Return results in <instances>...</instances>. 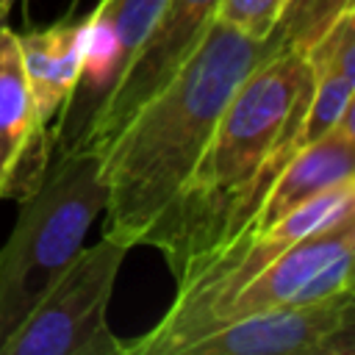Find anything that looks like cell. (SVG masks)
<instances>
[{
    "label": "cell",
    "instance_id": "11",
    "mask_svg": "<svg viewBox=\"0 0 355 355\" xmlns=\"http://www.w3.org/2000/svg\"><path fill=\"white\" fill-rule=\"evenodd\" d=\"M313 92L302 119V147L324 136L355 103V11H347L308 53Z\"/></svg>",
    "mask_w": 355,
    "mask_h": 355
},
{
    "label": "cell",
    "instance_id": "3",
    "mask_svg": "<svg viewBox=\"0 0 355 355\" xmlns=\"http://www.w3.org/2000/svg\"><path fill=\"white\" fill-rule=\"evenodd\" d=\"M103 205L100 153H55L42 183L19 200L17 225L0 250V347L78 255Z\"/></svg>",
    "mask_w": 355,
    "mask_h": 355
},
{
    "label": "cell",
    "instance_id": "13",
    "mask_svg": "<svg viewBox=\"0 0 355 355\" xmlns=\"http://www.w3.org/2000/svg\"><path fill=\"white\" fill-rule=\"evenodd\" d=\"M286 0H219L216 19L250 39H266Z\"/></svg>",
    "mask_w": 355,
    "mask_h": 355
},
{
    "label": "cell",
    "instance_id": "14",
    "mask_svg": "<svg viewBox=\"0 0 355 355\" xmlns=\"http://www.w3.org/2000/svg\"><path fill=\"white\" fill-rule=\"evenodd\" d=\"M17 0H0V22H6V17H8V11H11V6H14ZM25 3V0H22Z\"/></svg>",
    "mask_w": 355,
    "mask_h": 355
},
{
    "label": "cell",
    "instance_id": "9",
    "mask_svg": "<svg viewBox=\"0 0 355 355\" xmlns=\"http://www.w3.org/2000/svg\"><path fill=\"white\" fill-rule=\"evenodd\" d=\"M355 178V103L338 116V122L316 141L300 147L283 172L272 180L244 233L266 227L291 211L302 208L322 191ZM241 233V236H244ZM236 241V239H233Z\"/></svg>",
    "mask_w": 355,
    "mask_h": 355
},
{
    "label": "cell",
    "instance_id": "7",
    "mask_svg": "<svg viewBox=\"0 0 355 355\" xmlns=\"http://www.w3.org/2000/svg\"><path fill=\"white\" fill-rule=\"evenodd\" d=\"M216 11L219 0H164L150 33L86 130L83 147L100 153L114 139L125 119L189 61L216 22Z\"/></svg>",
    "mask_w": 355,
    "mask_h": 355
},
{
    "label": "cell",
    "instance_id": "10",
    "mask_svg": "<svg viewBox=\"0 0 355 355\" xmlns=\"http://www.w3.org/2000/svg\"><path fill=\"white\" fill-rule=\"evenodd\" d=\"M25 80L39 119L53 130L69 103L83 55V19H61L42 31L17 33Z\"/></svg>",
    "mask_w": 355,
    "mask_h": 355
},
{
    "label": "cell",
    "instance_id": "1",
    "mask_svg": "<svg viewBox=\"0 0 355 355\" xmlns=\"http://www.w3.org/2000/svg\"><path fill=\"white\" fill-rule=\"evenodd\" d=\"M311 92V64L300 53L272 55L236 89L150 244L164 255L175 288L244 233L272 180L302 147Z\"/></svg>",
    "mask_w": 355,
    "mask_h": 355
},
{
    "label": "cell",
    "instance_id": "2",
    "mask_svg": "<svg viewBox=\"0 0 355 355\" xmlns=\"http://www.w3.org/2000/svg\"><path fill=\"white\" fill-rule=\"evenodd\" d=\"M277 53L272 33L250 39L219 19L211 25L189 61L100 150L103 236L125 247L153 244L230 97Z\"/></svg>",
    "mask_w": 355,
    "mask_h": 355
},
{
    "label": "cell",
    "instance_id": "5",
    "mask_svg": "<svg viewBox=\"0 0 355 355\" xmlns=\"http://www.w3.org/2000/svg\"><path fill=\"white\" fill-rule=\"evenodd\" d=\"M164 0H100L83 19V55L75 92L53 125V150H80L86 130L116 89L150 33Z\"/></svg>",
    "mask_w": 355,
    "mask_h": 355
},
{
    "label": "cell",
    "instance_id": "6",
    "mask_svg": "<svg viewBox=\"0 0 355 355\" xmlns=\"http://www.w3.org/2000/svg\"><path fill=\"white\" fill-rule=\"evenodd\" d=\"M183 355H355V288L227 322Z\"/></svg>",
    "mask_w": 355,
    "mask_h": 355
},
{
    "label": "cell",
    "instance_id": "12",
    "mask_svg": "<svg viewBox=\"0 0 355 355\" xmlns=\"http://www.w3.org/2000/svg\"><path fill=\"white\" fill-rule=\"evenodd\" d=\"M347 11H355V0H286L272 36L283 53L305 55Z\"/></svg>",
    "mask_w": 355,
    "mask_h": 355
},
{
    "label": "cell",
    "instance_id": "8",
    "mask_svg": "<svg viewBox=\"0 0 355 355\" xmlns=\"http://www.w3.org/2000/svg\"><path fill=\"white\" fill-rule=\"evenodd\" d=\"M53 130L33 105L17 33L0 22V200H25L44 178Z\"/></svg>",
    "mask_w": 355,
    "mask_h": 355
},
{
    "label": "cell",
    "instance_id": "4",
    "mask_svg": "<svg viewBox=\"0 0 355 355\" xmlns=\"http://www.w3.org/2000/svg\"><path fill=\"white\" fill-rule=\"evenodd\" d=\"M128 250L108 236L80 247L0 355H125L105 313Z\"/></svg>",
    "mask_w": 355,
    "mask_h": 355
}]
</instances>
